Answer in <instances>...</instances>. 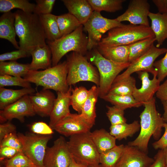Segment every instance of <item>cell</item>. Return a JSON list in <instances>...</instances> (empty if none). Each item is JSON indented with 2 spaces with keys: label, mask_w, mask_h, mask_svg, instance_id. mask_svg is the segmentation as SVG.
Listing matches in <instances>:
<instances>
[{
  "label": "cell",
  "mask_w": 167,
  "mask_h": 167,
  "mask_svg": "<svg viewBox=\"0 0 167 167\" xmlns=\"http://www.w3.org/2000/svg\"><path fill=\"white\" fill-rule=\"evenodd\" d=\"M15 28L19 49L31 52L46 46V38L39 15L19 10L15 12Z\"/></svg>",
  "instance_id": "cell-1"
},
{
  "label": "cell",
  "mask_w": 167,
  "mask_h": 167,
  "mask_svg": "<svg viewBox=\"0 0 167 167\" xmlns=\"http://www.w3.org/2000/svg\"><path fill=\"white\" fill-rule=\"evenodd\" d=\"M143 105L144 109L139 116L140 132L134 140L128 143V145L137 147L148 153L150 138L152 136L157 141L161 138L162 128L165 122L156 109L154 97Z\"/></svg>",
  "instance_id": "cell-2"
},
{
  "label": "cell",
  "mask_w": 167,
  "mask_h": 167,
  "mask_svg": "<svg viewBox=\"0 0 167 167\" xmlns=\"http://www.w3.org/2000/svg\"><path fill=\"white\" fill-rule=\"evenodd\" d=\"M67 62L65 61L43 71L29 70L23 78L44 89L65 92L70 87L67 82Z\"/></svg>",
  "instance_id": "cell-3"
},
{
  "label": "cell",
  "mask_w": 167,
  "mask_h": 167,
  "mask_svg": "<svg viewBox=\"0 0 167 167\" xmlns=\"http://www.w3.org/2000/svg\"><path fill=\"white\" fill-rule=\"evenodd\" d=\"M155 36L150 27L131 24L124 25L109 30L97 46L110 47L128 45L146 38Z\"/></svg>",
  "instance_id": "cell-4"
},
{
  "label": "cell",
  "mask_w": 167,
  "mask_h": 167,
  "mask_svg": "<svg viewBox=\"0 0 167 167\" xmlns=\"http://www.w3.org/2000/svg\"><path fill=\"white\" fill-rule=\"evenodd\" d=\"M83 25L71 33L53 41H47L52 53L53 66H56L62 58L70 51L83 55L88 51V37L84 33Z\"/></svg>",
  "instance_id": "cell-5"
},
{
  "label": "cell",
  "mask_w": 167,
  "mask_h": 167,
  "mask_svg": "<svg viewBox=\"0 0 167 167\" xmlns=\"http://www.w3.org/2000/svg\"><path fill=\"white\" fill-rule=\"evenodd\" d=\"M90 61L97 68L100 76L98 87L99 96L102 98L106 95L115 78L131 63H119L104 57L97 49H94L89 57Z\"/></svg>",
  "instance_id": "cell-6"
},
{
  "label": "cell",
  "mask_w": 167,
  "mask_h": 167,
  "mask_svg": "<svg viewBox=\"0 0 167 167\" xmlns=\"http://www.w3.org/2000/svg\"><path fill=\"white\" fill-rule=\"evenodd\" d=\"M66 61L67 82L69 86L80 81H87L95 84L98 87L100 82L99 72L84 55L73 52L68 56Z\"/></svg>",
  "instance_id": "cell-7"
},
{
  "label": "cell",
  "mask_w": 167,
  "mask_h": 167,
  "mask_svg": "<svg viewBox=\"0 0 167 167\" xmlns=\"http://www.w3.org/2000/svg\"><path fill=\"white\" fill-rule=\"evenodd\" d=\"M90 132L70 136L67 145L76 162L87 165H97L100 164V153L91 138Z\"/></svg>",
  "instance_id": "cell-8"
},
{
  "label": "cell",
  "mask_w": 167,
  "mask_h": 167,
  "mask_svg": "<svg viewBox=\"0 0 167 167\" xmlns=\"http://www.w3.org/2000/svg\"><path fill=\"white\" fill-rule=\"evenodd\" d=\"M22 145L23 152L36 167H44L43 161L47 143L52 135H42L33 133L17 134Z\"/></svg>",
  "instance_id": "cell-9"
},
{
  "label": "cell",
  "mask_w": 167,
  "mask_h": 167,
  "mask_svg": "<svg viewBox=\"0 0 167 167\" xmlns=\"http://www.w3.org/2000/svg\"><path fill=\"white\" fill-rule=\"evenodd\" d=\"M124 24L116 19H111L103 17L100 12L94 11L83 25L88 34L87 49L91 50L97 46L103 34L110 30Z\"/></svg>",
  "instance_id": "cell-10"
},
{
  "label": "cell",
  "mask_w": 167,
  "mask_h": 167,
  "mask_svg": "<svg viewBox=\"0 0 167 167\" xmlns=\"http://www.w3.org/2000/svg\"><path fill=\"white\" fill-rule=\"evenodd\" d=\"M167 51V48H159L153 45L146 53L131 63L125 71L118 75L113 83L131 76L135 72L139 71H146L153 75L157 72L153 66L155 60L160 55L166 53Z\"/></svg>",
  "instance_id": "cell-11"
},
{
  "label": "cell",
  "mask_w": 167,
  "mask_h": 167,
  "mask_svg": "<svg viewBox=\"0 0 167 167\" xmlns=\"http://www.w3.org/2000/svg\"><path fill=\"white\" fill-rule=\"evenodd\" d=\"M72 158L67 141L60 136L50 147H47L44 161V167H68Z\"/></svg>",
  "instance_id": "cell-12"
},
{
  "label": "cell",
  "mask_w": 167,
  "mask_h": 167,
  "mask_svg": "<svg viewBox=\"0 0 167 167\" xmlns=\"http://www.w3.org/2000/svg\"><path fill=\"white\" fill-rule=\"evenodd\" d=\"M150 5L147 0H132L123 14L116 18L118 21H128L130 24L150 27L148 15Z\"/></svg>",
  "instance_id": "cell-13"
},
{
  "label": "cell",
  "mask_w": 167,
  "mask_h": 167,
  "mask_svg": "<svg viewBox=\"0 0 167 167\" xmlns=\"http://www.w3.org/2000/svg\"><path fill=\"white\" fill-rule=\"evenodd\" d=\"M36 114L29 95H27L0 110V122L2 123L15 118L23 122L25 117L33 116Z\"/></svg>",
  "instance_id": "cell-14"
},
{
  "label": "cell",
  "mask_w": 167,
  "mask_h": 167,
  "mask_svg": "<svg viewBox=\"0 0 167 167\" xmlns=\"http://www.w3.org/2000/svg\"><path fill=\"white\" fill-rule=\"evenodd\" d=\"M93 126L80 114L70 113L58 122L53 129L62 135L71 136L89 132Z\"/></svg>",
  "instance_id": "cell-15"
},
{
  "label": "cell",
  "mask_w": 167,
  "mask_h": 167,
  "mask_svg": "<svg viewBox=\"0 0 167 167\" xmlns=\"http://www.w3.org/2000/svg\"><path fill=\"white\" fill-rule=\"evenodd\" d=\"M154 158L137 147L124 145L122 155L115 167H148Z\"/></svg>",
  "instance_id": "cell-16"
},
{
  "label": "cell",
  "mask_w": 167,
  "mask_h": 167,
  "mask_svg": "<svg viewBox=\"0 0 167 167\" xmlns=\"http://www.w3.org/2000/svg\"><path fill=\"white\" fill-rule=\"evenodd\" d=\"M136 73L142 81V85L140 88L136 87L132 95L137 101L143 105L154 97V95L159 88L160 82L157 78V72L153 75L152 79H149L148 72L146 71H139Z\"/></svg>",
  "instance_id": "cell-17"
},
{
  "label": "cell",
  "mask_w": 167,
  "mask_h": 167,
  "mask_svg": "<svg viewBox=\"0 0 167 167\" xmlns=\"http://www.w3.org/2000/svg\"><path fill=\"white\" fill-rule=\"evenodd\" d=\"M73 88L69 87L66 92H57V96L49 115V126L53 129L55 125L71 113V96Z\"/></svg>",
  "instance_id": "cell-18"
},
{
  "label": "cell",
  "mask_w": 167,
  "mask_h": 167,
  "mask_svg": "<svg viewBox=\"0 0 167 167\" xmlns=\"http://www.w3.org/2000/svg\"><path fill=\"white\" fill-rule=\"evenodd\" d=\"M29 96L36 114L43 117L49 116L56 98L52 92L43 88L36 94L29 95Z\"/></svg>",
  "instance_id": "cell-19"
},
{
  "label": "cell",
  "mask_w": 167,
  "mask_h": 167,
  "mask_svg": "<svg viewBox=\"0 0 167 167\" xmlns=\"http://www.w3.org/2000/svg\"><path fill=\"white\" fill-rule=\"evenodd\" d=\"M69 13L73 15L83 25L94 11L87 0H62Z\"/></svg>",
  "instance_id": "cell-20"
},
{
  "label": "cell",
  "mask_w": 167,
  "mask_h": 167,
  "mask_svg": "<svg viewBox=\"0 0 167 167\" xmlns=\"http://www.w3.org/2000/svg\"><path fill=\"white\" fill-rule=\"evenodd\" d=\"M15 15L11 11L3 13L0 17V38L10 42L17 49L19 46L16 40Z\"/></svg>",
  "instance_id": "cell-21"
},
{
  "label": "cell",
  "mask_w": 167,
  "mask_h": 167,
  "mask_svg": "<svg viewBox=\"0 0 167 167\" xmlns=\"http://www.w3.org/2000/svg\"><path fill=\"white\" fill-rule=\"evenodd\" d=\"M30 53L32 60L29 64V70H45L52 67V53L48 45L43 47H37Z\"/></svg>",
  "instance_id": "cell-22"
},
{
  "label": "cell",
  "mask_w": 167,
  "mask_h": 167,
  "mask_svg": "<svg viewBox=\"0 0 167 167\" xmlns=\"http://www.w3.org/2000/svg\"><path fill=\"white\" fill-rule=\"evenodd\" d=\"M148 17L151 20L150 27L157 43L156 47L159 48L167 39V14L150 12Z\"/></svg>",
  "instance_id": "cell-23"
},
{
  "label": "cell",
  "mask_w": 167,
  "mask_h": 167,
  "mask_svg": "<svg viewBox=\"0 0 167 167\" xmlns=\"http://www.w3.org/2000/svg\"><path fill=\"white\" fill-rule=\"evenodd\" d=\"M88 90V98L80 114L88 122L93 126L96 118V105L99 96V89L98 87L93 85Z\"/></svg>",
  "instance_id": "cell-24"
},
{
  "label": "cell",
  "mask_w": 167,
  "mask_h": 167,
  "mask_svg": "<svg viewBox=\"0 0 167 167\" xmlns=\"http://www.w3.org/2000/svg\"><path fill=\"white\" fill-rule=\"evenodd\" d=\"M90 135L100 154L116 145V139L104 129L90 132Z\"/></svg>",
  "instance_id": "cell-25"
},
{
  "label": "cell",
  "mask_w": 167,
  "mask_h": 167,
  "mask_svg": "<svg viewBox=\"0 0 167 167\" xmlns=\"http://www.w3.org/2000/svg\"><path fill=\"white\" fill-rule=\"evenodd\" d=\"M97 46V49L105 58L118 62H129V45L110 47Z\"/></svg>",
  "instance_id": "cell-26"
},
{
  "label": "cell",
  "mask_w": 167,
  "mask_h": 167,
  "mask_svg": "<svg viewBox=\"0 0 167 167\" xmlns=\"http://www.w3.org/2000/svg\"><path fill=\"white\" fill-rule=\"evenodd\" d=\"M35 92L32 88H23L14 90L0 88V109H3L6 107L16 102L23 96L31 95Z\"/></svg>",
  "instance_id": "cell-27"
},
{
  "label": "cell",
  "mask_w": 167,
  "mask_h": 167,
  "mask_svg": "<svg viewBox=\"0 0 167 167\" xmlns=\"http://www.w3.org/2000/svg\"><path fill=\"white\" fill-rule=\"evenodd\" d=\"M39 16L47 41H53L61 37L57 15L50 13Z\"/></svg>",
  "instance_id": "cell-28"
},
{
  "label": "cell",
  "mask_w": 167,
  "mask_h": 167,
  "mask_svg": "<svg viewBox=\"0 0 167 167\" xmlns=\"http://www.w3.org/2000/svg\"><path fill=\"white\" fill-rule=\"evenodd\" d=\"M140 129V124L138 121L132 123H126L115 125H111L109 128L110 134L116 139L121 140L132 136Z\"/></svg>",
  "instance_id": "cell-29"
},
{
  "label": "cell",
  "mask_w": 167,
  "mask_h": 167,
  "mask_svg": "<svg viewBox=\"0 0 167 167\" xmlns=\"http://www.w3.org/2000/svg\"><path fill=\"white\" fill-rule=\"evenodd\" d=\"M29 71V64L19 63L16 61L0 62V75L24 77Z\"/></svg>",
  "instance_id": "cell-30"
},
{
  "label": "cell",
  "mask_w": 167,
  "mask_h": 167,
  "mask_svg": "<svg viewBox=\"0 0 167 167\" xmlns=\"http://www.w3.org/2000/svg\"><path fill=\"white\" fill-rule=\"evenodd\" d=\"M136 88L135 79L130 76L113 83L107 94L118 96L132 95Z\"/></svg>",
  "instance_id": "cell-31"
},
{
  "label": "cell",
  "mask_w": 167,
  "mask_h": 167,
  "mask_svg": "<svg viewBox=\"0 0 167 167\" xmlns=\"http://www.w3.org/2000/svg\"><path fill=\"white\" fill-rule=\"evenodd\" d=\"M155 36L139 40L129 45L128 62L131 63L146 53L154 45Z\"/></svg>",
  "instance_id": "cell-32"
},
{
  "label": "cell",
  "mask_w": 167,
  "mask_h": 167,
  "mask_svg": "<svg viewBox=\"0 0 167 167\" xmlns=\"http://www.w3.org/2000/svg\"><path fill=\"white\" fill-rule=\"evenodd\" d=\"M102 99L124 110L143 105L142 103L137 101L133 95L118 96L107 94Z\"/></svg>",
  "instance_id": "cell-33"
},
{
  "label": "cell",
  "mask_w": 167,
  "mask_h": 167,
  "mask_svg": "<svg viewBox=\"0 0 167 167\" xmlns=\"http://www.w3.org/2000/svg\"><path fill=\"white\" fill-rule=\"evenodd\" d=\"M57 19L61 37L71 33L82 25L69 13L57 16Z\"/></svg>",
  "instance_id": "cell-34"
},
{
  "label": "cell",
  "mask_w": 167,
  "mask_h": 167,
  "mask_svg": "<svg viewBox=\"0 0 167 167\" xmlns=\"http://www.w3.org/2000/svg\"><path fill=\"white\" fill-rule=\"evenodd\" d=\"M36 4L27 0H0V12L6 13L18 9L26 13H33Z\"/></svg>",
  "instance_id": "cell-35"
},
{
  "label": "cell",
  "mask_w": 167,
  "mask_h": 167,
  "mask_svg": "<svg viewBox=\"0 0 167 167\" xmlns=\"http://www.w3.org/2000/svg\"><path fill=\"white\" fill-rule=\"evenodd\" d=\"M124 145H116L100 154V164L104 167H115L123 152Z\"/></svg>",
  "instance_id": "cell-36"
},
{
  "label": "cell",
  "mask_w": 167,
  "mask_h": 167,
  "mask_svg": "<svg viewBox=\"0 0 167 167\" xmlns=\"http://www.w3.org/2000/svg\"><path fill=\"white\" fill-rule=\"evenodd\" d=\"M94 11L114 12L122 8L125 0H87Z\"/></svg>",
  "instance_id": "cell-37"
},
{
  "label": "cell",
  "mask_w": 167,
  "mask_h": 167,
  "mask_svg": "<svg viewBox=\"0 0 167 167\" xmlns=\"http://www.w3.org/2000/svg\"><path fill=\"white\" fill-rule=\"evenodd\" d=\"M89 90L83 86L72 89L71 96V103L73 108L79 114L81 112L83 107L88 95Z\"/></svg>",
  "instance_id": "cell-38"
},
{
  "label": "cell",
  "mask_w": 167,
  "mask_h": 167,
  "mask_svg": "<svg viewBox=\"0 0 167 167\" xmlns=\"http://www.w3.org/2000/svg\"><path fill=\"white\" fill-rule=\"evenodd\" d=\"M3 167H36L23 152H20L11 158L5 160Z\"/></svg>",
  "instance_id": "cell-39"
},
{
  "label": "cell",
  "mask_w": 167,
  "mask_h": 167,
  "mask_svg": "<svg viewBox=\"0 0 167 167\" xmlns=\"http://www.w3.org/2000/svg\"><path fill=\"white\" fill-rule=\"evenodd\" d=\"M8 86L32 87L30 83L24 78L7 75H0V88Z\"/></svg>",
  "instance_id": "cell-40"
},
{
  "label": "cell",
  "mask_w": 167,
  "mask_h": 167,
  "mask_svg": "<svg viewBox=\"0 0 167 167\" xmlns=\"http://www.w3.org/2000/svg\"><path fill=\"white\" fill-rule=\"evenodd\" d=\"M106 114L111 125H113L126 123V119L124 117V110L117 106H107Z\"/></svg>",
  "instance_id": "cell-41"
},
{
  "label": "cell",
  "mask_w": 167,
  "mask_h": 167,
  "mask_svg": "<svg viewBox=\"0 0 167 167\" xmlns=\"http://www.w3.org/2000/svg\"><path fill=\"white\" fill-rule=\"evenodd\" d=\"M55 0H36V3L33 13L38 15L50 14Z\"/></svg>",
  "instance_id": "cell-42"
},
{
  "label": "cell",
  "mask_w": 167,
  "mask_h": 167,
  "mask_svg": "<svg viewBox=\"0 0 167 167\" xmlns=\"http://www.w3.org/2000/svg\"><path fill=\"white\" fill-rule=\"evenodd\" d=\"M3 146L11 147L22 151V145L16 133H10L4 137L0 141V147Z\"/></svg>",
  "instance_id": "cell-43"
},
{
  "label": "cell",
  "mask_w": 167,
  "mask_h": 167,
  "mask_svg": "<svg viewBox=\"0 0 167 167\" xmlns=\"http://www.w3.org/2000/svg\"><path fill=\"white\" fill-rule=\"evenodd\" d=\"M30 52L19 49L17 50L6 53L0 55V62L9 60L16 61L18 59L31 56Z\"/></svg>",
  "instance_id": "cell-44"
},
{
  "label": "cell",
  "mask_w": 167,
  "mask_h": 167,
  "mask_svg": "<svg viewBox=\"0 0 167 167\" xmlns=\"http://www.w3.org/2000/svg\"><path fill=\"white\" fill-rule=\"evenodd\" d=\"M32 133L42 135H52L54 133L53 129L49 125L43 122H34L30 126Z\"/></svg>",
  "instance_id": "cell-45"
},
{
  "label": "cell",
  "mask_w": 167,
  "mask_h": 167,
  "mask_svg": "<svg viewBox=\"0 0 167 167\" xmlns=\"http://www.w3.org/2000/svg\"><path fill=\"white\" fill-rule=\"evenodd\" d=\"M153 66L157 71V77L161 82L167 76V51L165 56L155 62Z\"/></svg>",
  "instance_id": "cell-46"
},
{
  "label": "cell",
  "mask_w": 167,
  "mask_h": 167,
  "mask_svg": "<svg viewBox=\"0 0 167 167\" xmlns=\"http://www.w3.org/2000/svg\"><path fill=\"white\" fill-rule=\"evenodd\" d=\"M20 151L11 147L3 146L0 147V160L2 161L8 159L14 156Z\"/></svg>",
  "instance_id": "cell-47"
},
{
  "label": "cell",
  "mask_w": 167,
  "mask_h": 167,
  "mask_svg": "<svg viewBox=\"0 0 167 167\" xmlns=\"http://www.w3.org/2000/svg\"><path fill=\"white\" fill-rule=\"evenodd\" d=\"M13 133H16V127L10 121L0 124V141L5 136Z\"/></svg>",
  "instance_id": "cell-48"
},
{
  "label": "cell",
  "mask_w": 167,
  "mask_h": 167,
  "mask_svg": "<svg viewBox=\"0 0 167 167\" xmlns=\"http://www.w3.org/2000/svg\"><path fill=\"white\" fill-rule=\"evenodd\" d=\"M163 128L165 129L163 135L152 143V147L155 149H164L167 147V123L165 122Z\"/></svg>",
  "instance_id": "cell-49"
},
{
  "label": "cell",
  "mask_w": 167,
  "mask_h": 167,
  "mask_svg": "<svg viewBox=\"0 0 167 167\" xmlns=\"http://www.w3.org/2000/svg\"><path fill=\"white\" fill-rule=\"evenodd\" d=\"M154 159V161L148 167H165L163 149H159L155 156Z\"/></svg>",
  "instance_id": "cell-50"
},
{
  "label": "cell",
  "mask_w": 167,
  "mask_h": 167,
  "mask_svg": "<svg viewBox=\"0 0 167 167\" xmlns=\"http://www.w3.org/2000/svg\"><path fill=\"white\" fill-rule=\"evenodd\" d=\"M156 95L161 101H167V79L160 85Z\"/></svg>",
  "instance_id": "cell-51"
},
{
  "label": "cell",
  "mask_w": 167,
  "mask_h": 167,
  "mask_svg": "<svg viewBox=\"0 0 167 167\" xmlns=\"http://www.w3.org/2000/svg\"><path fill=\"white\" fill-rule=\"evenodd\" d=\"M159 13L167 14V0H152Z\"/></svg>",
  "instance_id": "cell-52"
},
{
  "label": "cell",
  "mask_w": 167,
  "mask_h": 167,
  "mask_svg": "<svg viewBox=\"0 0 167 167\" xmlns=\"http://www.w3.org/2000/svg\"><path fill=\"white\" fill-rule=\"evenodd\" d=\"M88 166L86 165L76 162L72 157L68 167H87Z\"/></svg>",
  "instance_id": "cell-53"
},
{
  "label": "cell",
  "mask_w": 167,
  "mask_h": 167,
  "mask_svg": "<svg viewBox=\"0 0 167 167\" xmlns=\"http://www.w3.org/2000/svg\"><path fill=\"white\" fill-rule=\"evenodd\" d=\"M163 105L164 113L162 116L165 122L167 123V101H161Z\"/></svg>",
  "instance_id": "cell-54"
},
{
  "label": "cell",
  "mask_w": 167,
  "mask_h": 167,
  "mask_svg": "<svg viewBox=\"0 0 167 167\" xmlns=\"http://www.w3.org/2000/svg\"><path fill=\"white\" fill-rule=\"evenodd\" d=\"M163 150L164 151L165 164L167 166V147Z\"/></svg>",
  "instance_id": "cell-55"
},
{
  "label": "cell",
  "mask_w": 167,
  "mask_h": 167,
  "mask_svg": "<svg viewBox=\"0 0 167 167\" xmlns=\"http://www.w3.org/2000/svg\"><path fill=\"white\" fill-rule=\"evenodd\" d=\"M87 167H104L101 164L96 165H88Z\"/></svg>",
  "instance_id": "cell-56"
},
{
  "label": "cell",
  "mask_w": 167,
  "mask_h": 167,
  "mask_svg": "<svg viewBox=\"0 0 167 167\" xmlns=\"http://www.w3.org/2000/svg\"><path fill=\"white\" fill-rule=\"evenodd\" d=\"M165 167H167V166L166 165Z\"/></svg>",
  "instance_id": "cell-57"
}]
</instances>
